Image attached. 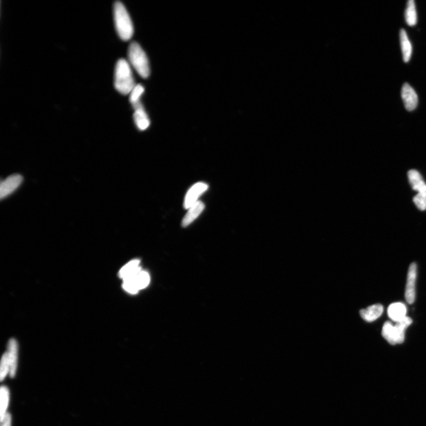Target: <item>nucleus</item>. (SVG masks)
I'll use <instances>...</instances> for the list:
<instances>
[{
	"label": "nucleus",
	"instance_id": "9b49d317",
	"mask_svg": "<svg viewBox=\"0 0 426 426\" xmlns=\"http://www.w3.org/2000/svg\"><path fill=\"white\" fill-rule=\"evenodd\" d=\"M383 312V306L378 304L370 306L366 309L361 310L360 315L364 320L372 322L378 318L382 315Z\"/></svg>",
	"mask_w": 426,
	"mask_h": 426
},
{
	"label": "nucleus",
	"instance_id": "a211bd4d",
	"mask_svg": "<svg viewBox=\"0 0 426 426\" xmlns=\"http://www.w3.org/2000/svg\"><path fill=\"white\" fill-rule=\"evenodd\" d=\"M144 92V88L143 86L138 84L136 85L130 93V102L134 108L142 104L140 98Z\"/></svg>",
	"mask_w": 426,
	"mask_h": 426
},
{
	"label": "nucleus",
	"instance_id": "4be33fe9",
	"mask_svg": "<svg viewBox=\"0 0 426 426\" xmlns=\"http://www.w3.org/2000/svg\"><path fill=\"white\" fill-rule=\"evenodd\" d=\"M10 372V363L8 354H3L1 362V372H0V379L2 380L4 379L8 372Z\"/></svg>",
	"mask_w": 426,
	"mask_h": 426
},
{
	"label": "nucleus",
	"instance_id": "7ed1b4c3",
	"mask_svg": "<svg viewBox=\"0 0 426 426\" xmlns=\"http://www.w3.org/2000/svg\"><path fill=\"white\" fill-rule=\"evenodd\" d=\"M129 62L142 78H147L150 75L149 60L140 44L132 43L128 49Z\"/></svg>",
	"mask_w": 426,
	"mask_h": 426
},
{
	"label": "nucleus",
	"instance_id": "2eb2a0df",
	"mask_svg": "<svg viewBox=\"0 0 426 426\" xmlns=\"http://www.w3.org/2000/svg\"><path fill=\"white\" fill-rule=\"evenodd\" d=\"M400 44L402 54L403 60L404 62H408L410 60L412 48V45L408 38V34L404 29H402L400 32Z\"/></svg>",
	"mask_w": 426,
	"mask_h": 426
},
{
	"label": "nucleus",
	"instance_id": "b1692460",
	"mask_svg": "<svg viewBox=\"0 0 426 426\" xmlns=\"http://www.w3.org/2000/svg\"><path fill=\"white\" fill-rule=\"evenodd\" d=\"M2 426H11L12 416L10 413L7 412L2 420Z\"/></svg>",
	"mask_w": 426,
	"mask_h": 426
},
{
	"label": "nucleus",
	"instance_id": "0eeeda50",
	"mask_svg": "<svg viewBox=\"0 0 426 426\" xmlns=\"http://www.w3.org/2000/svg\"><path fill=\"white\" fill-rule=\"evenodd\" d=\"M208 189L205 183L198 182L194 185L186 193L184 200V208L189 209L198 202V199Z\"/></svg>",
	"mask_w": 426,
	"mask_h": 426
},
{
	"label": "nucleus",
	"instance_id": "20e7f679",
	"mask_svg": "<svg viewBox=\"0 0 426 426\" xmlns=\"http://www.w3.org/2000/svg\"><path fill=\"white\" fill-rule=\"evenodd\" d=\"M412 322L411 318L406 316L402 320L396 322L395 326H393L390 322H386L382 328V336L390 344H401L404 341L406 329Z\"/></svg>",
	"mask_w": 426,
	"mask_h": 426
},
{
	"label": "nucleus",
	"instance_id": "ddd939ff",
	"mask_svg": "<svg viewBox=\"0 0 426 426\" xmlns=\"http://www.w3.org/2000/svg\"><path fill=\"white\" fill-rule=\"evenodd\" d=\"M406 308L402 302L392 303L388 306V315L392 321L398 322L406 317Z\"/></svg>",
	"mask_w": 426,
	"mask_h": 426
},
{
	"label": "nucleus",
	"instance_id": "aec40b11",
	"mask_svg": "<svg viewBox=\"0 0 426 426\" xmlns=\"http://www.w3.org/2000/svg\"><path fill=\"white\" fill-rule=\"evenodd\" d=\"M134 279L140 290L146 288L150 282L149 274L146 271L141 270L140 273L134 276Z\"/></svg>",
	"mask_w": 426,
	"mask_h": 426
},
{
	"label": "nucleus",
	"instance_id": "f03ea898",
	"mask_svg": "<svg viewBox=\"0 0 426 426\" xmlns=\"http://www.w3.org/2000/svg\"><path fill=\"white\" fill-rule=\"evenodd\" d=\"M114 20L116 31L121 40H131L134 33L133 22L124 6L120 2H116L114 7Z\"/></svg>",
	"mask_w": 426,
	"mask_h": 426
},
{
	"label": "nucleus",
	"instance_id": "f8f14e48",
	"mask_svg": "<svg viewBox=\"0 0 426 426\" xmlns=\"http://www.w3.org/2000/svg\"><path fill=\"white\" fill-rule=\"evenodd\" d=\"M134 109V118L136 124L140 130H146L150 126V121L143 105L138 106Z\"/></svg>",
	"mask_w": 426,
	"mask_h": 426
},
{
	"label": "nucleus",
	"instance_id": "1a4fd4ad",
	"mask_svg": "<svg viewBox=\"0 0 426 426\" xmlns=\"http://www.w3.org/2000/svg\"><path fill=\"white\" fill-rule=\"evenodd\" d=\"M408 178L412 189L426 198V184L420 174L418 170H412L408 171Z\"/></svg>",
	"mask_w": 426,
	"mask_h": 426
},
{
	"label": "nucleus",
	"instance_id": "412c9836",
	"mask_svg": "<svg viewBox=\"0 0 426 426\" xmlns=\"http://www.w3.org/2000/svg\"><path fill=\"white\" fill-rule=\"evenodd\" d=\"M122 286H124L126 291L131 294H136L140 290L136 282L134 276L124 280Z\"/></svg>",
	"mask_w": 426,
	"mask_h": 426
},
{
	"label": "nucleus",
	"instance_id": "423d86ee",
	"mask_svg": "<svg viewBox=\"0 0 426 426\" xmlns=\"http://www.w3.org/2000/svg\"><path fill=\"white\" fill-rule=\"evenodd\" d=\"M22 182V177L18 174L10 176L1 182L0 198H4L14 192Z\"/></svg>",
	"mask_w": 426,
	"mask_h": 426
},
{
	"label": "nucleus",
	"instance_id": "6e6552de",
	"mask_svg": "<svg viewBox=\"0 0 426 426\" xmlns=\"http://www.w3.org/2000/svg\"><path fill=\"white\" fill-rule=\"evenodd\" d=\"M402 98L406 110L412 112L417 108L418 102L417 93L408 83L402 87Z\"/></svg>",
	"mask_w": 426,
	"mask_h": 426
},
{
	"label": "nucleus",
	"instance_id": "6ab92c4d",
	"mask_svg": "<svg viewBox=\"0 0 426 426\" xmlns=\"http://www.w3.org/2000/svg\"><path fill=\"white\" fill-rule=\"evenodd\" d=\"M0 396H1V411H0V417L2 420L4 418L7 413V409L9 402V390L7 387L2 386L0 390Z\"/></svg>",
	"mask_w": 426,
	"mask_h": 426
},
{
	"label": "nucleus",
	"instance_id": "5701e85b",
	"mask_svg": "<svg viewBox=\"0 0 426 426\" xmlns=\"http://www.w3.org/2000/svg\"><path fill=\"white\" fill-rule=\"evenodd\" d=\"M413 202L417 208L420 210L421 211H424L426 210V198L424 196L418 193L414 198H413Z\"/></svg>",
	"mask_w": 426,
	"mask_h": 426
},
{
	"label": "nucleus",
	"instance_id": "9d476101",
	"mask_svg": "<svg viewBox=\"0 0 426 426\" xmlns=\"http://www.w3.org/2000/svg\"><path fill=\"white\" fill-rule=\"evenodd\" d=\"M8 357L10 363V376L14 378L16 376L18 367V344L14 340L9 342Z\"/></svg>",
	"mask_w": 426,
	"mask_h": 426
},
{
	"label": "nucleus",
	"instance_id": "f257e3e1",
	"mask_svg": "<svg viewBox=\"0 0 426 426\" xmlns=\"http://www.w3.org/2000/svg\"><path fill=\"white\" fill-rule=\"evenodd\" d=\"M136 86L130 64L126 60L120 59L116 64L114 86L122 95L129 94Z\"/></svg>",
	"mask_w": 426,
	"mask_h": 426
},
{
	"label": "nucleus",
	"instance_id": "39448f33",
	"mask_svg": "<svg viewBox=\"0 0 426 426\" xmlns=\"http://www.w3.org/2000/svg\"><path fill=\"white\" fill-rule=\"evenodd\" d=\"M416 278H417V264L412 263L409 267L405 292L406 301L410 304H412L415 301Z\"/></svg>",
	"mask_w": 426,
	"mask_h": 426
},
{
	"label": "nucleus",
	"instance_id": "f3484780",
	"mask_svg": "<svg viewBox=\"0 0 426 426\" xmlns=\"http://www.w3.org/2000/svg\"><path fill=\"white\" fill-rule=\"evenodd\" d=\"M405 18L406 24L410 26H414L417 24L418 15L414 0H409L406 4Z\"/></svg>",
	"mask_w": 426,
	"mask_h": 426
},
{
	"label": "nucleus",
	"instance_id": "4468645a",
	"mask_svg": "<svg viewBox=\"0 0 426 426\" xmlns=\"http://www.w3.org/2000/svg\"><path fill=\"white\" fill-rule=\"evenodd\" d=\"M204 209V204L202 202L198 201L196 204L188 209V212L183 218L182 225L183 227L188 226L194 221L196 218L201 214Z\"/></svg>",
	"mask_w": 426,
	"mask_h": 426
},
{
	"label": "nucleus",
	"instance_id": "dca6fc26",
	"mask_svg": "<svg viewBox=\"0 0 426 426\" xmlns=\"http://www.w3.org/2000/svg\"><path fill=\"white\" fill-rule=\"evenodd\" d=\"M140 264V260H132L122 268L119 272V276L124 280L136 276L142 270Z\"/></svg>",
	"mask_w": 426,
	"mask_h": 426
}]
</instances>
